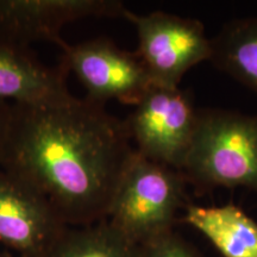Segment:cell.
<instances>
[{"mask_svg":"<svg viewBox=\"0 0 257 257\" xmlns=\"http://www.w3.org/2000/svg\"><path fill=\"white\" fill-rule=\"evenodd\" d=\"M181 173L199 197L218 187L257 191V115L198 110Z\"/></svg>","mask_w":257,"mask_h":257,"instance_id":"7a4b0ae2","label":"cell"},{"mask_svg":"<svg viewBox=\"0 0 257 257\" xmlns=\"http://www.w3.org/2000/svg\"><path fill=\"white\" fill-rule=\"evenodd\" d=\"M0 257H15V256L10 255L8 252H0Z\"/></svg>","mask_w":257,"mask_h":257,"instance_id":"9a60e30c","label":"cell"},{"mask_svg":"<svg viewBox=\"0 0 257 257\" xmlns=\"http://www.w3.org/2000/svg\"><path fill=\"white\" fill-rule=\"evenodd\" d=\"M46 257H144V250L102 220L67 229Z\"/></svg>","mask_w":257,"mask_h":257,"instance_id":"7c38bea8","label":"cell"},{"mask_svg":"<svg viewBox=\"0 0 257 257\" xmlns=\"http://www.w3.org/2000/svg\"><path fill=\"white\" fill-rule=\"evenodd\" d=\"M61 68L73 72L93 101L117 100L136 106L154 83L136 53L123 50L106 38L85 41L63 50Z\"/></svg>","mask_w":257,"mask_h":257,"instance_id":"8992f818","label":"cell"},{"mask_svg":"<svg viewBox=\"0 0 257 257\" xmlns=\"http://www.w3.org/2000/svg\"><path fill=\"white\" fill-rule=\"evenodd\" d=\"M70 98L66 72L61 67H48L29 48L0 38V100L38 105Z\"/></svg>","mask_w":257,"mask_h":257,"instance_id":"9c48e42d","label":"cell"},{"mask_svg":"<svg viewBox=\"0 0 257 257\" xmlns=\"http://www.w3.org/2000/svg\"><path fill=\"white\" fill-rule=\"evenodd\" d=\"M184 174L137 152L121 179L106 220L140 246L174 231L178 214L189 204Z\"/></svg>","mask_w":257,"mask_h":257,"instance_id":"3957f363","label":"cell"},{"mask_svg":"<svg viewBox=\"0 0 257 257\" xmlns=\"http://www.w3.org/2000/svg\"><path fill=\"white\" fill-rule=\"evenodd\" d=\"M124 18L136 28V54L155 86L179 87L192 67L211 60V40L197 19L161 11L138 15L128 10Z\"/></svg>","mask_w":257,"mask_h":257,"instance_id":"5b68a950","label":"cell"},{"mask_svg":"<svg viewBox=\"0 0 257 257\" xmlns=\"http://www.w3.org/2000/svg\"><path fill=\"white\" fill-rule=\"evenodd\" d=\"M197 113L189 92L154 85L125 124L140 155L181 172L194 135Z\"/></svg>","mask_w":257,"mask_h":257,"instance_id":"277c9868","label":"cell"},{"mask_svg":"<svg viewBox=\"0 0 257 257\" xmlns=\"http://www.w3.org/2000/svg\"><path fill=\"white\" fill-rule=\"evenodd\" d=\"M9 115H10V105L6 104L5 101L0 100V154H2L3 146H4L6 130H8Z\"/></svg>","mask_w":257,"mask_h":257,"instance_id":"5bb4252c","label":"cell"},{"mask_svg":"<svg viewBox=\"0 0 257 257\" xmlns=\"http://www.w3.org/2000/svg\"><path fill=\"white\" fill-rule=\"evenodd\" d=\"M211 47V62L257 94V17L225 24Z\"/></svg>","mask_w":257,"mask_h":257,"instance_id":"8fae6325","label":"cell"},{"mask_svg":"<svg viewBox=\"0 0 257 257\" xmlns=\"http://www.w3.org/2000/svg\"><path fill=\"white\" fill-rule=\"evenodd\" d=\"M67 229L42 193L0 168V243L19 257H46Z\"/></svg>","mask_w":257,"mask_h":257,"instance_id":"52a82bcc","label":"cell"},{"mask_svg":"<svg viewBox=\"0 0 257 257\" xmlns=\"http://www.w3.org/2000/svg\"><path fill=\"white\" fill-rule=\"evenodd\" d=\"M127 9L117 0H0V38L27 47L48 41L64 50L66 24L85 18H124Z\"/></svg>","mask_w":257,"mask_h":257,"instance_id":"ba28073f","label":"cell"},{"mask_svg":"<svg viewBox=\"0 0 257 257\" xmlns=\"http://www.w3.org/2000/svg\"><path fill=\"white\" fill-rule=\"evenodd\" d=\"M136 153L125 120L91 99L11 104L0 168L51 202L68 224L106 220Z\"/></svg>","mask_w":257,"mask_h":257,"instance_id":"6da1fadb","label":"cell"},{"mask_svg":"<svg viewBox=\"0 0 257 257\" xmlns=\"http://www.w3.org/2000/svg\"><path fill=\"white\" fill-rule=\"evenodd\" d=\"M142 248L144 257H199L197 251L174 231Z\"/></svg>","mask_w":257,"mask_h":257,"instance_id":"4fadbf2b","label":"cell"},{"mask_svg":"<svg viewBox=\"0 0 257 257\" xmlns=\"http://www.w3.org/2000/svg\"><path fill=\"white\" fill-rule=\"evenodd\" d=\"M180 221L204 234L223 257H257V223L233 204H188Z\"/></svg>","mask_w":257,"mask_h":257,"instance_id":"30bf717a","label":"cell"}]
</instances>
